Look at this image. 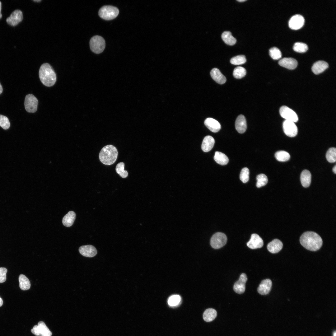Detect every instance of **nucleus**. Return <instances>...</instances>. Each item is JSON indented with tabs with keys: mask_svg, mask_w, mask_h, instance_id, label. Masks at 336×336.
Instances as JSON below:
<instances>
[{
	"mask_svg": "<svg viewBox=\"0 0 336 336\" xmlns=\"http://www.w3.org/2000/svg\"><path fill=\"white\" fill-rule=\"evenodd\" d=\"M300 241L301 245L306 249L312 251L319 250L321 247L323 241L320 236L313 231H307L300 237Z\"/></svg>",
	"mask_w": 336,
	"mask_h": 336,
	"instance_id": "f257e3e1",
	"label": "nucleus"
},
{
	"mask_svg": "<svg viewBox=\"0 0 336 336\" xmlns=\"http://www.w3.org/2000/svg\"><path fill=\"white\" fill-rule=\"evenodd\" d=\"M39 76L41 82L48 87L53 86L56 81V73L50 65L47 63H44L41 66Z\"/></svg>",
	"mask_w": 336,
	"mask_h": 336,
	"instance_id": "f03ea898",
	"label": "nucleus"
},
{
	"mask_svg": "<svg viewBox=\"0 0 336 336\" xmlns=\"http://www.w3.org/2000/svg\"><path fill=\"white\" fill-rule=\"evenodd\" d=\"M118 155L116 148L111 145L104 147L100 150L99 155L100 161L105 165H110L116 161Z\"/></svg>",
	"mask_w": 336,
	"mask_h": 336,
	"instance_id": "7ed1b4c3",
	"label": "nucleus"
},
{
	"mask_svg": "<svg viewBox=\"0 0 336 336\" xmlns=\"http://www.w3.org/2000/svg\"><path fill=\"white\" fill-rule=\"evenodd\" d=\"M119 10L116 7L109 5L104 6L99 10L98 14L103 19L110 20L115 18L118 15Z\"/></svg>",
	"mask_w": 336,
	"mask_h": 336,
	"instance_id": "20e7f679",
	"label": "nucleus"
},
{
	"mask_svg": "<svg viewBox=\"0 0 336 336\" xmlns=\"http://www.w3.org/2000/svg\"><path fill=\"white\" fill-rule=\"evenodd\" d=\"M105 45L104 38L99 35L92 37L90 41V46L91 50L94 53L98 54L104 50Z\"/></svg>",
	"mask_w": 336,
	"mask_h": 336,
	"instance_id": "39448f33",
	"label": "nucleus"
},
{
	"mask_svg": "<svg viewBox=\"0 0 336 336\" xmlns=\"http://www.w3.org/2000/svg\"><path fill=\"white\" fill-rule=\"evenodd\" d=\"M227 240V237L225 234L222 232H217L212 237L210 245L214 249H219L226 244Z\"/></svg>",
	"mask_w": 336,
	"mask_h": 336,
	"instance_id": "423d86ee",
	"label": "nucleus"
},
{
	"mask_svg": "<svg viewBox=\"0 0 336 336\" xmlns=\"http://www.w3.org/2000/svg\"><path fill=\"white\" fill-rule=\"evenodd\" d=\"M38 101L33 94H29L26 96L24 105L26 110L29 113H35L37 110Z\"/></svg>",
	"mask_w": 336,
	"mask_h": 336,
	"instance_id": "0eeeda50",
	"label": "nucleus"
},
{
	"mask_svg": "<svg viewBox=\"0 0 336 336\" xmlns=\"http://www.w3.org/2000/svg\"><path fill=\"white\" fill-rule=\"evenodd\" d=\"M33 334L37 336H51L52 332L43 321L38 322L37 325H35L31 329Z\"/></svg>",
	"mask_w": 336,
	"mask_h": 336,
	"instance_id": "6e6552de",
	"label": "nucleus"
},
{
	"mask_svg": "<svg viewBox=\"0 0 336 336\" xmlns=\"http://www.w3.org/2000/svg\"><path fill=\"white\" fill-rule=\"evenodd\" d=\"M281 116L286 120L295 122L298 119L296 114L292 110L286 106H282L279 110Z\"/></svg>",
	"mask_w": 336,
	"mask_h": 336,
	"instance_id": "1a4fd4ad",
	"label": "nucleus"
},
{
	"mask_svg": "<svg viewBox=\"0 0 336 336\" xmlns=\"http://www.w3.org/2000/svg\"><path fill=\"white\" fill-rule=\"evenodd\" d=\"M283 128L285 134L289 137H294L297 133L298 129L294 122L285 120L283 124Z\"/></svg>",
	"mask_w": 336,
	"mask_h": 336,
	"instance_id": "9d476101",
	"label": "nucleus"
},
{
	"mask_svg": "<svg viewBox=\"0 0 336 336\" xmlns=\"http://www.w3.org/2000/svg\"><path fill=\"white\" fill-rule=\"evenodd\" d=\"M304 17L299 14L292 16L289 21V26L292 29L297 30L301 28L304 23Z\"/></svg>",
	"mask_w": 336,
	"mask_h": 336,
	"instance_id": "9b49d317",
	"label": "nucleus"
},
{
	"mask_svg": "<svg viewBox=\"0 0 336 336\" xmlns=\"http://www.w3.org/2000/svg\"><path fill=\"white\" fill-rule=\"evenodd\" d=\"M23 19L22 11L18 9L13 11L6 19L7 23L12 26H15L21 22Z\"/></svg>",
	"mask_w": 336,
	"mask_h": 336,
	"instance_id": "f8f14e48",
	"label": "nucleus"
},
{
	"mask_svg": "<svg viewBox=\"0 0 336 336\" xmlns=\"http://www.w3.org/2000/svg\"><path fill=\"white\" fill-rule=\"evenodd\" d=\"M247 280L246 274L242 273L240 276L239 280L235 283L233 286L234 291L238 294L243 293L245 289V283Z\"/></svg>",
	"mask_w": 336,
	"mask_h": 336,
	"instance_id": "ddd939ff",
	"label": "nucleus"
},
{
	"mask_svg": "<svg viewBox=\"0 0 336 336\" xmlns=\"http://www.w3.org/2000/svg\"><path fill=\"white\" fill-rule=\"evenodd\" d=\"M263 244V240L256 234H252L250 240L247 243V246L252 249L260 248Z\"/></svg>",
	"mask_w": 336,
	"mask_h": 336,
	"instance_id": "4468645a",
	"label": "nucleus"
},
{
	"mask_svg": "<svg viewBox=\"0 0 336 336\" xmlns=\"http://www.w3.org/2000/svg\"><path fill=\"white\" fill-rule=\"evenodd\" d=\"M79 251L83 256L90 258L95 256L97 253L96 248L91 245L82 246L79 247Z\"/></svg>",
	"mask_w": 336,
	"mask_h": 336,
	"instance_id": "2eb2a0df",
	"label": "nucleus"
},
{
	"mask_svg": "<svg viewBox=\"0 0 336 336\" xmlns=\"http://www.w3.org/2000/svg\"><path fill=\"white\" fill-rule=\"evenodd\" d=\"M272 286L271 280L266 279L262 281L257 289L258 293L262 295L268 294L271 290Z\"/></svg>",
	"mask_w": 336,
	"mask_h": 336,
	"instance_id": "dca6fc26",
	"label": "nucleus"
},
{
	"mask_svg": "<svg viewBox=\"0 0 336 336\" xmlns=\"http://www.w3.org/2000/svg\"><path fill=\"white\" fill-rule=\"evenodd\" d=\"M235 128L237 131L240 133L245 132L247 129L246 121L245 116L243 115H239L235 121Z\"/></svg>",
	"mask_w": 336,
	"mask_h": 336,
	"instance_id": "f3484780",
	"label": "nucleus"
},
{
	"mask_svg": "<svg viewBox=\"0 0 336 336\" xmlns=\"http://www.w3.org/2000/svg\"><path fill=\"white\" fill-rule=\"evenodd\" d=\"M204 124L209 130L214 133L218 132L221 128L220 123L217 120L212 118H207L204 121Z\"/></svg>",
	"mask_w": 336,
	"mask_h": 336,
	"instance_id": "a211bd4d",
	"label": "nucleus"
},
{
	"mask_svg": "<svg viewBox=\"0 0 336 336\" xmlns=\"http://www.w3.org/2000/svg\"><path fill=\"white\" fill-rule=\"evenodd\" d=\"M281 66L290 69H293L297 67L298 62L295 59L292 58H284L278 62Z\"/></svg>",
	"mask_w": 336,
	"mask_h": 336,
	"instance_id": "6ab92c4d",
	"label": "nucleus"
},
{
	"mask_svg": "<svg viewBox=\"0 0 336 336\" xmlns=\"http://www.w3.org/2000/svg\"><path fill=\"white\" fill-rule=\"evenodd\" d=\"M282 247V242L278 239H275L268 244L267 248L269 252L275 254L280 251Z\"/></svg>",
	"mask_w": 336,
	"mask_h": 336,
	"instance_id": "aec40b11",
	"label": "nucleus"
},
{
	"mask_svg": "<svg viewBox=\"0 0 336 336\" xmlns=\"http://www.w3.org/2000/svg\"><path fill=\"white\" fill-rule=\"evenodd\" d=\"M210 74L212 78L218 84H223L226 81V77L217 68H213L211 70Z\"/></svg>",
	"mask_w": 336,
	"mask_h": 336,
	"instance_id": "412c9836",
	"label": "nucleus"
},
{
	"mask_svg": "<svg viewBox=\"0 0 336 336\" xmlns=\"http://www.w3.org/2000/svg\"><path fill=\"white\" fill-rule=\"evenodd\" d=\"M215 143L214 138L211 136H207L204 138L201 146L202 150L205 152L210 151Z\"/></svg>",
	"mask_w": 336,
	"mask_h": 336,
	"instance_id": "4be33fe9",
	"label": "nucleus"
},
{
	"mask_svg": "<svg viewBox=\"0 0 336 336\" xmlns=\"http://www.w3.org/2000/svg\"><path fill=\"white\" fill-rule=\"evenodd\" d=\"M328 66V64L326 62L319 60L315 62L313 64L312 67V70L315 74H317L323 72Z\"/></svg>",
	"mask_w": 336,
	"mask_h": 336,
	"instance_id": "5701e85b",
	"label": "nucleus"
},
{
	"mask_svg": "<svg viewBox=\"0 0 336 336\" xmlns=\"http://www.w3.org/2000/svg\"><path fill=\"white\" fill-rule=\"evenodd\" d=\"M311 175L310 172L308 170H303L301 173L300 180L302 186L304 187H308L311 182Z\"/></svg>",
	"mask_w": 336,
	"mask_h": 336,
	"instance_id": "b1692460",
	"label": "nucleus"
},
{
	"mask_svg": "<svg viewBox=\"0 0 336 336\" xmlns=\"http://www.w3.org/2000/svg\"><path fill=\"white\" fill-rule=\"evenodd\" d=\"M76 215L73 211H69L65 215L62 219V223L64 226L69 227L73 224L76 218Z\"/></svg>",
	"mask_w": 336,
	"mask_h": 336,
	"instance_id": "393cba45",
	"label": "nucleus"
},
{
	"mask_svg": "<svg viewBox=\"0 0 336 336\" xmlns=\"http://www.w3.org/2000/svg\"><path fill=\"white\" fill-rule=\"evenodd\" d=\"M214 159L217 164L221 165H226L229 161V159L225 154L218 151L215 152Z\"/></svg>",
	"mask_w": 336,
	"mask_h": 336,
	"instance_id": "a878e982",
	"label": "nucleus"
},
{
	"mask_svg": "<svg viewBox=\"0 0 336 336\" xmlns=\"http://www.w3.org/2000/svg\"><path fill=\"white\" fill-rule=\"evenodd\" d=\"M222 38L225 43L230 45H233L235 44L236 40L229 31H225L221 35Z\"/></svg>",
	"mask_w": 336,
	"mask_h": 336,
	"instance_id": "bb28decb",
	"label": "nucleus"
},
{
	"mask_svg": "<svg viewBox=\"0 0 336 336\" xmlns=\"http://www.w3.org/2000/svg\"><path fill=\"white\" fill-rule=\"evenodd\" d=\"M217 315L216 311L212 308H208L206 309L204 312L203 318L204 320L206 322H210L213 320Z\"/></svg>",
	"mask_w": 336,
	"mask_h": 336,
	"instance_id": "cd10ccee",
	"label": "nucleus"
},
{
	"mask_svg": "<svg viewBox=\"0 0 336 336\" xmlns=\"http://www.w3.org/2000/svg\"><path fill=\"white\" fill-rule=\"evenodd\" d=\"M19 287L22 290H29L30 287V283L29 279L25 275L21 274L19 277Z\"/></svg>",
	"mask_w": 336,
	"mask_h": 336,
	"instance_id": "c85d7f7f",
	"label": "nucleus"
},
{
	"mask_svg": "<svg viewBox=\"0 0 336 336\" xmlns=\"http://www.w3.org/2000/svg\"><path fill=\"white\" fill-rule=\"evenodd\" d=\"M275 156L278 161L281 162L288 161L290 158L289 153L284 151H279L276 152L275 154Z\"/></svg>",
	"mask_w": 336,
	"mask_h": 336,
	"instance_id": "c756f323",
	"label": "nucleus"
},
{
	"mask_svg": "<svg viewBox=\"0 0 336 336\" xmlns=\"http://www.w3.org/2000/svg\"><path fill=\"white\" fill-rule=\"evenodd\" d=\"M246 69L243 67L239 66L236 67L234 70L233 75L236 79H241L244 77L246 74Z\"/></svg>",
	"mask_w": 336,
	"mask_h": 336,
	"instance_id": "7c9ffc66",
	"label": "nucleus"
},
{
	"mask_svg": "<svg viewBox=\"0 0 336 336\" xmlns=\"http://www.w3.org/2000/svg\"><path fill=\"white\" fill-rule=\"evenodd\" d=\"M326 158L330 163L335 162L336 161V149L335 147H331L327 151L326 155Z\"/></svg>",
	"mask_w": 336,
	"mask_h": 336,
	"instance_id": "2f4dec72",
	"label": "nucleus"
},
{
	"mask_svg": "<svg viewBox=\"0 0 336 336\" xmlns=\"http://www.w3.org/2000/svg\"><path fill=\"white\" fill-rule=\"evenodd\" d=\"M246 61L244 55H238L232 57L230 60V63L234 65H239L245 63Z\"/></svg>",
	"mask_w": 336,
	"mask_h": 336,
	"instance_id": "473e14b6",
	"label": "nucleus"
},
{
	"mask_svg": "<svg viewBox=\"0 0 336 336\" xmlns=\"http://www.w3.org/2000/svg\"><path fill=\"white\" fill-rule=\"evenodd\" d=\"M124 163L120 162L117 165L115 168L117 173L123 178H125L128 175V172L127 171L124 170Z\"/></svg>",
	"mask_w": 336,
	"mask_h": 336,
	"instance_id": "72a5a7b5",
	"label": "nucleus"
},
{
	"mask_svg": "<svg viewBox=\"0 0 336 336\" xmlns=\"http://www.w3.org/2000/svg\"><path fill=\"white\" fill-rule=\"evenodd\" d=\"M257 182L256 185L257 187L260 188L266 185L268 182L267 176L264 174H261L256 177Z\"/></svg>",
	"mask_w": 336,
	"mask_h": 336,
	"instance_id": "f704fd0d",
	"label": "nucleus"
},
{
	"mask_svg": "<svg viewBox=\"0 0 336 336\" xmlns=\"http://www.w3.org/2000/svg\"><path fill=\"white\" fill-rule=\"evenodd\" d=\"M293 49L296 52L300 53H304L307 50L308 46L305 43L301 42H296L294 43Z\"/></svg>",
	"mask_w": 336,
	"mask_h": 336,
	"instance_id": "c9c22d12",
	"label": "nucleus"
},
{
	"mask_svg": "<svg viewBox=\"0 0 336 336\" xmlns=\"http://www.w3.org/2000/svg\"><path fill=\"white\" fill-rule=\"evenodd\" d=\"M269 54L271 57L273 59L277 60L280 58L282 53L280 49L276 47H273L269 50Z\"/></svg>",
	"mask_w": 336,
	"mask_h": 336,
	"instance_id": "e433bc0d",
	"label": "nucleus"
},
{
	"mask_svg": "<svg viewBox=\"0 0 336 336\" xmlns=\"http://www.w3.org/2000/svg\"><path fill=\"white\" fill-rule=\"evenodd\" d=\"M240 178L243 183L247 182L249 179V170L247 167L243 168L240 172Z\"/></svg>",
	"mask_w": 336,
	"mask_h": 336,
	"instance_id": "4c0bfd02",
	"label": "nucleus"
},
{
	"mask_svg": "<svg viewBox=\"0 0 336 336\" xmlns=\"http://www.w3.org/2000/svg\"><path fill=\"white\" fill-rule=\"evenodd\" d=\"M181 301V297L179 295H175L170 296L168 300V303L171 306H175L178 305Z\"/></svg>",
	"mask_w": 336,
	"mask_h": 336,
	"instance_id": "58836bf2",
	"label": "nucleus"
},
{
	"mask_svg": "<svg viewBox=\"0 0 336 336\" xmlns=\"http://www.w3.org/2000/svg\"><path fill=\"white\" fill-rule=\"evenodd\" d=\"M0 126L4 129L9 128L10 123L8 118L6 116L0 114Z\"/></svg>",
	"mask_w": 336,
	"mask_h": 336,
	"instance_id": "ea45409f",
	"label": "nucleus"
},
{
	"mask_svg": "<svg viewBox=\"0 0 336 336\" xmlns=\"http://www.w3.org/2000/svg\"><path fill=\"white\" fill-rule=\"evenodd\" d=\"M7 272V269L3 267L0 268V283H3L5 281L6 279V273Z\"/></svg>",
	"mask_w": 336,
	"mask_h": 336,
	"instance_id": "a19ab883",
	"label": "nucleus"
},
{
	"mask_svg": "<svg viewBox=\"0 0 336 336\" xmlns=\"http://www.w3.org/2000/svg\"><path fill=\"white\" fill-rule=\"evenodd\" d=\"M1 7H2V3H1V2L0 1V19L2 18V14L1 13Z\"/></svg>",
	"mask_w": 336,
	"mask_h": 336,
	"instance_id": "79ce46f5",
	"label": "nucleus"
},
{
	"mask_svg": "<svg viewBox=\"0 0 336 336\" xmlns=\"http://www.w3.org/2000/svg\"><path fill=\"white\" fill-rule=\"evenodd\" d=\"M333 171L335 174L336 173V166L335 165L333 168Z\"/></svg>",
	"mask_w": 336,
	"mask_h": 336,
	"instance_id": "37998d69",
	"label": "nucleus"
},
{
	"mask_svg": "<svg viewBox=\"0 0 336 336\" xmlns=\"http://www.w3.org/2000/svg\"><path fill=\"white\" fill-rule=\"evenodd\" d=\"M3 91L2 86L0 83V94L2 93Z\"/></svg>",
	"mask_w": 336,
	"mask_h": 336,
	"instance_id": "c03bdc74",
	"label": "nucleus"
},
{
	"mask_svg": "<svg viewBox=\"0 0 336 336\" xmlns=\"http://www.w3.org/2000/svg\"><path fill=\"white\" fill-rule=\"evenodd\" d=\"M3 304V301L2 299L0 297V307Z\"/></svg>",
	"mask_w": 336,
	"mask_h": 336,
	"instance_id": "a18cd8bd",
	"label": "nucleus"
},
{
	"mask_svg": "<svg viewBox=\"0 0 336 336\" xmlns=\"http://www.w3.org/2000/svg\"><path fill=\"white\" fill-rule=\"evenodd\" d=\"M237 1H238V2H244L246 1V0H237Z\"/></svg>",
	"mask_w": 336,
	"mask_h": 336,
	"instance_id": "49530a36",
	"label": "nucleus"
},
{
	"mask_svg": "<svg viewBox=\"0 0 336 336\" xmlns=\"http://www.w3.org/2000/svg\"><path fill=\"white\" fill-rule=\"evenodd\" d=\"M33 1H35V2H40L41 1V0H33Z\"/></svg>",
	"mask_w": 336,
	"mask_h": 336,
	"instance_id": "de8ad7c7",
	"label": "nucleus"
},
{
	"mask_svg": "<svg viewBox=\"0 0 336 336\" xmlns=\"http://www.w3.org/2000/svg\"><path fill=\"white\" fill-rule=\"evenodd\" d=\"M336 331H334V333L333 336H336Z\"/></svg>",
	"mask_w": 336,
	"mask_h": 336,
	"instance_id": "09e8293b",
	"label": "nucleus"
}]
</instances>
